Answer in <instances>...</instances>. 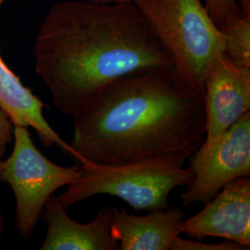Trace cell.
<instances>
[{"label":"cell","instance_id":"cell-8","mask_svg":"<svg viewBox=\"0 0 250 250\" xmlns=\"http://www.w3.org/2000/svg\"><path fill=\"white\" fill-rule=\"evenodd\" d=\"M179 230L192 238L219 237L250 248V176L226 185L202 210L185 219Z\"/></svg>","mask_w":250,"mask_h":250},{"label":"cell","instance_id":"cell-17","mask_svg":"<svg viewBox=\"0 0 250 250\" xmlns=\"http://www.w3.org/2000/svg\"><path fill=\"white\" fill-rule=\"evenodd\" d=\"M243 13H250V0H237Z\"/></svg>","mask_w":250,"mask_h":250},{"label":"cell","instance_id":"cell-15","mask_svg":"<svg viewBox=\"0 0 250 250\" xmlns=\"http://www.w3.org/2000/svg\"><path fill=\"white\" fill-rule=\"evenodd\" d=\"M14 125L9 117L0 107V158H4L7 146L13 140Z\"/></svg>","mask_w":250,"mask_h":250},{"label":"cell","instance_id":"cell-5","mask_svg":"<svg viewBox=\"0 0 250 250\" xmlns=\"http://www.w3.org/2000/svg\"><path fill=\"white\" fill-rule=\"evenodd\" d=\"M13 139L9 158H0V181L9 184L13 191L16 227L27 240L42 218L47 200L57 190L80 178L82 169L50 161L37 148L28 127L14 125Z\"/></svg>","mask_w":250,"mask_h":250},{"label":"cell","instance_id":"cell-10","mask_svg":"<svg viewBox=\"0 0 250 250\" xmlns=\"http://www.w3.org/2000/svg\"><path fill=\"white\" fill-rule=\"evenodd\" d=\"M185 219L186 212L177 208L155 209L138 216L115 207L110 232L121 250H170Z\"/></svg>","mask_w":250,"mask_h":250},{"label":"cell","instance_id":"cell-13","mask_svg":"<svg viewBox=\"0 0 250 250\" xmlns=\"http://www.w3.org/2000/svg\"><path fill=\"white\" fill-rule=\"evenodd\" d=\"M204 4L219 27L223 26L229 17L242 12L237 0H204Z\"/></svg>","mask_w":250,"mask_h":250},{"label":"cell","instance_id":"cell-16","mask_svg":"<svg viewBox=\"0 0 250 250\" xmlns=\"http://www.w3.org/2000/svg\"><path fill=\"white\" fill-rule=\"evenodd\" d=\"M96 3H104V4H122V3H134L135 0H88Z\"/></svg>","mask_w":250,"mask_h":250},{"label":"cell","instance_id":"cell-18","mask_svg":"<svg viewBox=\"0 0 250 250\" xmlns=\"http://www.w3.org/2000/svg\"><path fill=\"white\" fill-rule=\"evenodd\" d=\"M4 230H5V221H4V217L2 214V209H1V206H0V243L2 240Z\"/></svg>","mask_w":250,"mask_h":250},{"label":"cell","instance_id":"cell-4","mask_svg":"<svg viewBox=\"0 0 250 250\" xmlns=\"http://www.w3.org/2000/svg\"><path fill=\"white\" fill-rule=\"evenodd\" d=\"M170 54L174 71L201 95L206 72L215 56L224 53L220 27L202 0H135Z\"/></svg>","mask_w":250,"mask_h":250},{"label":"cell","instance_id":"cell-14","mask_svg":"<svg viewBox=\"0 0 250 250\" xmlns=\"http://www.w3.org/2000/svg\"><path fill=\"white\" fill-rule=\"evenodd\" d=\"M249 249L250 248L235 242L226 240L219 244H205L202 242L183 239L179 235L170 247V250H243Z\"/></svg>","mask_w":250,"mask_h":250},{"label":"cell","instance_id":"cell-12","mask_svg":"<svg viewBox=\"0 0 250 250\" xmlns=\"http://www.w3.org/2000/svg\"><path fill=\"white\" fill-rule=\"evenodd\" d=\"M224 39V54L233 62L250 68V13L229 17L220 27Z\"/></svg>","mask_w":250,"mask_h":250},{"label":"cell","instance_id":"cell-6","mask_svg":"<svg viewBox=\"0 0 250 250\" xmlns=\"http://www.w3.org/2000/svg\"><path fill=\"white\" fill-rule=\"evenodd\" d=\"M193 179L182 195L186 207L206 204L235 179L250 175V111L208 147L190 158Z\"/></svg>","mask_w":250,"mask_h":250},{"label":"cell","instance_id":"cell-9","mask_svg":"<svg viewBox=\"0 0 250 250\" xmlns=\"http://www.w3.org/2000/svg\"><path fill=\"white\" fill-rule=\"evenodd\" d=\"M113 206L100 209L89 223L81 224L72 219L57 196L50 197L42 217L47 232L41 250H121L110 232Z\"/></svg>","mask_w":250,"mask_h":250},{"label":"cell","instance_id":"cell-11","mask_svg":"<svg viewBox=\"0 0 250 250\" xmlns=\"http://www.w3.org/2000/svg\"><path fill=\"white\" fill-rule=\"evenodd\" d=\"M6 0H0V7ZM0 107L13 125L33 128L45 146H59L72 156V148L47 123L44 116L45 105L32 90L26 87L9 69L0 55Z\"/></svg>","mask_w":250,"mask_h":250},{"label":"cell","instance_id":"cell-1","mask_svg":"<svg viewBox=\"0 0 250 250\" xmlns=\"http://www.w3.org/2000/svg\"><path fill=\"white\" fill-rule=\"evenodd\" d=\"M35 67L54 106L78 116L108 84L174 62L134 3L62 0L47 11L36 34Z\"/></svg>","mask_w":250,"mask_h":250},{"label":"cell","instance_id":"cell-7","mask_svg":"<svg viewBox=\"0 0 250 250\" xmlns=\"http://www.w3.org/2000/svg\"><path fill=\"white\" fill-rule=\"evenodd\" d=\"M205 148L250 109V68L240 66L225 54L216 55L204 81Z\"/></svg>","mask_w":250,"mask_h":250},{"label":"cell","instance_id":"cell-3","mask_svg":"<svg viewBox=\"0 0 250 250\" xmlns=\"http://www.w3.org/2000/svg\"><path fill=\"white\" fill-rule=\"evenodd\" d=\"M185 163L178 158H161L112 166L82 164L80 178L57 197L65 208L90 197L108 195L137 210L164 209L169 208L170 192L188 187L193 179L191 167H184Z\"/></svg>","mask_w":250,"mask_h":250},{"label":"cell","instance_id":"cell-2","mask_svg":"<svg viewBox=\"0 0 250 250\" xmlns=\"http://www.w3.org/2000/svg\"><path fill=\"white\" fill-rule=\"evenodd\" d=\"M73 123L69 145L81 164L187 161L205 139L204 98L174 68L140 72L101 90Z\"/></svg>","mask_w":250,"mask_h":250}]
</instances>
